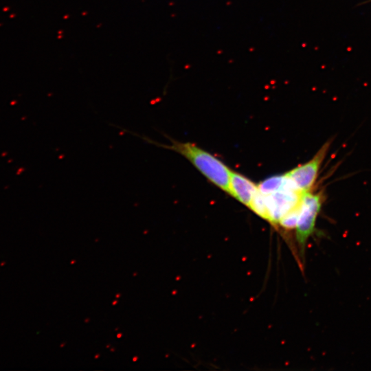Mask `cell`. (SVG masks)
Returning a JSON list of instances; mask_svg holds the SVG:
<instances>
[{
	"mask_svg": "<svg viewBox=\"0 0 371 371\" xmlns=\"http://www.w3.org/2000/svg\"><path fill=\"white\" fill-rule=\"evenodd\" d=\"M149 144L173 150L187 159L201 173L216 186L229 194L231 170L204 149L191 142L170 139V145L160 144L145 136H139Z\"/></svg>",
	"mask_w": 371,
	"mask_h": 371,
	"instance_id": "obj_1",
	"label": "cell"
},
{
	"mask_svg": "<svg viewBox=\"0 0 371 371\" xmlns=\"http://www.w3.org/2000/svg\"><path fill=\"white\" fill-rule=\"evenodd\" d=\"M324 202L322 191L304 192L300 207L298 218L295 226V238L300 248L301 256L304 255V249L309 237L315 231L317 218L320 212Z\"/></svg>",
	"mask_w": 371,
	"mask_h": 371,
	"instance_id": "obj_2",
	"label": "cell"
},
{
	"mask_svg": "<svg viewBox=\"0 0 371 371\" xmlns=\"http://www.w3.org/2000/svg\"><path fill=\"white\" fill-rule=\"evenodd\" d=\"M331 142L326 141L310 160L284 174L301 192L304 193L312 190Z\"/></svg>",
	"mask_w": 371,
	"mask_h": 371,
	"instance_id": "obj_3",
	"label": "cell"
},
{
	"mask_svg": "<svg viewBox=\"0 0 371 371\" xmlns=\"http://www.w3.org/2000/svg\"><path fill=\"white\" fill-rule=\"evenodd\" d=\"M258 190V185L244 175L231 170L229 194L248 207Z\"/></svg>",
	"mask_w": 371,
	"mask_h": 371,
	"instance_id": "obj_4",
	"label": "cell"
}]
</instances>
